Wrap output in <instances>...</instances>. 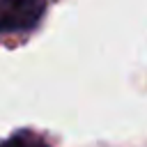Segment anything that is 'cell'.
<instances>
[{"instance_id":"1","label":"cell","mask_w":147,"mask_h":147,"mask_svg":"<svg viewBox=\"0 0 147 147\" xmlns=\"http://www.w3.org/2000/svg\"><path fill=\"white\" fill-rule=\"evenodd\" d=\"M44 7V0H0V34L32 30L41 18Z\"/></svg>"},{"instance_id":"2","label":"cell","mask_w":147,"mask_h":147,"mask_svg":"<svg viewBox=\"0 0 147 147\" xmlns=\"http://www.w3.org/2000/svg\"><path fill=\"white\" fill-rule=\"evenodd\" d=\"M0 147H48L44 140L30 136V133H16L14 138H9L7 142H2Z\"/></svg>"}]
</instances>
